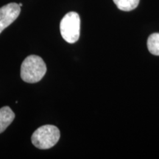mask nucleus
Returning a JSON list of instances; mask_svg holds the SVG:
<instances>
[{
    "mask_svg": "<svg viewBox=\"0 0 159 159\" xmlns=\"http://www.w3.org/2000/svg\"><path fill=\"white\" fill-rule=\"evenodd\" d=\"M47 72L43 60L38 55H32L24 60L21 66V77L25 82L35 83L43 78Z\"/></svg>",
    "mask_w": 159,
    "mask_h": 159,
    "instance_id": "f257e3e1",
    "label": "nucleus"
},
{
    "mask_svg": "<svg viewBox=\"0 0 159 159\" xmlns=\"http://www.w3.org/2000/svg\"><path fill=\"white\" fill-rule=\"evenodd\" d=\"M21 7L17 3H9L0 7V34L17 19Z\"/></svg>",
    "mask_w": 159,
    "mask_h": 159,
    "instance_id": "20e7f679",
    "label": "nucleus"
},
{
    "mask_svg": "<svg viewBox=\"0 0 159 159\" xmlns=\"http://www.w3.org/2000/svg\"><path fill=\"white\" fill-rule=\"evenodd\" d=\"M19 5L20 6V7H21V6H22V4H21V3H19Z\"/></svg>",
    "mask_w": 159,
    "mask_h": 159,
    "instance_id": "6e6552de",
    "label": "nucleus"
},
{
    "mask_svg": "<svg viewBox=\"0 0 159 159\" xmlns=\"http://www.w3.org/2000/svg\"><path fill=\"white\" fill-rule=\"evenodd\" d=\"M60 30L63 39L69 43L78 41L80 33V19L76 12H69L64 16L60 24Z\"/></svg>",
    "mask_w": 159,
    "mask_h": 159,
    "instance_id": "7ed1b4c3",
    "label": "nucleus"
},
{
    "mask_svg": "<svg viewBox=\"0 0 159 159\" xmlns=\"http://www.w3.org/2000/svg\"><path fill=\"white\" fill-rule=\"evenodd\" d=\"M15 114L8 106L0 108V134L3 133L13 122Z\"/></svg>",
    "mask_w": 159,
    "mask_h": 159,
    "instance_id": "39448f33",
    "label": "nucleus"
},
{
    "mask_svg": "<svg viewBox=\"0 0 159 159\" xmlns=\"http://www.w3.org/2000/svg\"><path fill=\"white\" fill-rule=\"evenodd\" d=\"M119 10L123 11H130L136 9L140 0H113Z\"/></svg>",
    "mask_w": 159,
    "mask_h": 159,
    "instance_id": "423d86ee",
    "label": "nucleus"
},
{
    "mask_svg": "<svg viewBox=\"0 0 159 159\" xmlns=\"http://www.w3.org/2000/svg\"><path fill=\"white\" fill-rule=\"evenodd\" d=\"M148 48L151 54L159 56V33H153L149 36Z\"/></svg>",
    "mask_w": 159,
    "mask_h": 159,
    "instance_id": "0eeeda50",
    "label": "nucleus"
},
{
    "mask_svg": "<svg viewBox=\"0 0 159 159\" xmlns=\"http://www.w3.org/2000/svg\"><path fill=\"white\" fill-rule=\"evenodd\" d=\"M60 130L54 125H43L33 133L31 141L35 148L47 150L54 147L59 141Z\"/></svg>",
    "mask_w": 159,
    "mask_h": 159,
    "instance_id": "f03ea898",
    "label": "nucleus"
}]
</instances>
